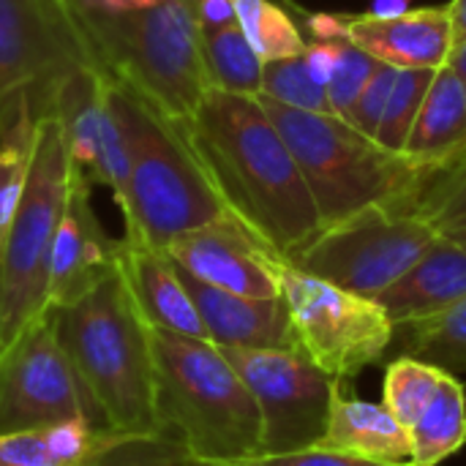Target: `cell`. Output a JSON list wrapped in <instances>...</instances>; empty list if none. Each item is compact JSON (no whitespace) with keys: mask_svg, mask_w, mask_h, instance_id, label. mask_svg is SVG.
I'll return each mask as SVG.
<instances>
[{"mask_svg":"<svg viewBox=\"0 0 466 466\" xmlns=\"http://www.w3.org/2000/svg\"><path fill=\"white\" fill-rule=\"evenodd\" d=\"M117 437L87 420L0 434V466H76L109 448Z\"/></svg>","mask_w":466,"mask_h":466,"instance_id":"cell-23","label":"cell"},{"mask_svg":"<svg viewBox=\"0 0 466 466\" xmlns=\"http://www.w3.org/2000/svg\"><path fill=\"white\" fill-rule=\"evenodd\" d=\"M401 328V355L434 363L456 377L466 374V298L434 317Z\"/></svg>","mask_w":466,"mask_h":466,"instance_id":"cell-26","label":"cell"},{"mask_svg":"<svg viewBox=\"0 0 466 466\" xmlns=\"http://www.w3.org/2000/svg\"><path fill=\"white\" fill-rule=\"evenodd\" d=\"M350 41L396 68H442L453 49L448 5L410 8L396 19L352 14Z\"/></svg>","mask_w":466,"mask_h":466,"instance_id":"cell-19","label":"cell"},{"mask_svg":"<svg viewBox=\"0 0 466 466\" xmlns=\"http://www.w3.org/2000/svg\"><path fill=\"white\" fill-rule=\"evenodd\" d=\"M339 55H341V44H328V41H311L303 52L306 68L311 74V79L322 87H328V82L333 79V71L339 66Z\"/></svg>","mask_w":466,"mask_h":466,"instance_id":"cell-36","label":"cell"},{"mask_svg":"<svg viewBox=\"0 0 466 466\" xmlns=\"http://www.w3.org/2000/svg\"><path fill=\"white\" fill-rule=\"evenodd\" d=\"M60 341L115 434L161 431L150 328L117 268L76 303L55 311Z\"/></svg>","mask_w":466,"mask_h":466,"instance_id":"cell-6","label":"cell"},{"mask_svg":"<svg viewBox=\"0 0 466 466\" xmlns=\"http://www.w3.org/2000/svg\"><path fill=\"white\" fill-rule=\"evenodd\" d=\"M451 27H453V46L466 41V0H451L448 3Z\"/></svg>","mask_w":466,"mask_h":466,"instance_id":"cell-40","label":"cell"},{"mask_svg":"<svg viewBox=\"0 0 466 466\" xmlns=\"http://www.w3.org/2000/svg\"><path fill=\"white\" fill-rule=\"evenodd\" d=\"M158 429L197 461H246L262 451V415L227 355L202 339L150 330Z\"/></svg>","mask_w":466,"mask_h":466,"instance_id":"cell-3","label":"cell"},{"mask_svg":"<svg viewBox=\"0 0 466 466\" xmlns=\"http://www.w3.org/2000/svg\"><path fill=\"white\" fill-rule=\"evenodd\" d=\"M197 466H259L254 459L246 461H197Z\"/></svg>","mask_w":466,"mask_h":466,"instance_id":"cell-42","label":"cell"},{"mask_svg":"<svg viewBox=\"0 0 466 466\" xmlns=\"http://www.w3.org/2000/svg\"><path fill=\"white\" fill-rule=\"evenodd\" d=\"M259 466H399L385 461H369L352 453L330 451V448H306L295 453H279V456H257Z\"/></svg>","mask_w":466,"mask_h":466,"instance_id":"cell-34","label":"cell"},{"mask_svg":"<svg viewBox=\"0 0 466 466\" xmlns=\"http://www.w3.org/2000/svg\"><path fill=\"white\" fill-rule=\"evenodd\" d=\"M466 298V248L437 238L434 246L374 300L396 328L434 317Z\"/></svg>","mask_w":466,"mask_h":466,"instance_id":"cell-20","label":"cell"},{"mask_svg":"<svg viewBox=\"0 0 466 466\" xmlns=\"http://www.w3.org/2000/svg\"><path fill=\"white\" fill-rule=\"evenodd\" d=\"M41 112L60 120L74 164L93 186H106L120 205L131 175V145L112 79L98 66L79 68L44 98Z\"/></svg>","mask_w":466,"mask_h":466,"instance_id":"cell-13","label":"cell"},{"mask_svg":"<svg viewBox=\"0 0 466 466\" xmlns=\"http://www.w3.org/2000/svg\"><path fill=\"white\" fill-rule=\"evenodd\" d=\"M235 3L238 0H194L202 30H216V27L238 22Z\"/></svg>","mask_w":466,"mask_h":466,"instance_id":"cell-37","label":"cell"},{"mask_svg":"<svg viewBox=\"0 0 466 466\" xmlns=\"http://www.w3.org/2000/svg\"><path fill=\"white\" fill-rule=\"evenodd\" d=\"M158 0H68V5L79 8H96V11H109V14H128V11H142L156 5Z\"/></svg>","mask_w":466,"mask_h":466,"instance_id":"cell-38","label":"cell"},{"mask_svg":"<svg viewBox=\"0 0 466 466\" xmlns=\"http://www.w3.org/2000/svg\"><path fill=\"white\" fill-rule=\"evenodd\" d=\"M202 52H205L210 85L216 90L238 93V96H259L265 63L257 57L238 22L216 30H202Z\"/></svg>","mask_w":466,"mask_h":466,"instance_id":"cell-25","label":"cell"},{"mask_svg":"<svg viewBox=\"0 0 466 466\" xmlns=\"http://www.w3.org/2000/svg\"><path fill=\"white\" fill-rule=\"evenodd\" d=\"M112 85L131 145L128 188L117 205L126 224L123 238L164 251L172 240L232 216L183 126L156 112L117 79Z\"/></svg>","mask_w":466,"mask_h":466,"instance_id":"cell-4","label":"cell"},{"mask_svg":"<svg viewBox=\"0 0 466 466\" xmlns=\"http://www.w3.org/2000/svg\"><path fill=\"white\" fill-rule=\"evenodd\" d=\"M68 420L109 429L46 311L0 355V434Z\"/></svg>","mask_w":466,"mask_h":466,"instance_id":"cell-10","label":"cell"},{"mask_svg":"<svg viewBox=\"0 0 466 466\" xmlns=\"http://www.w3.org/2000/svg\"><path fill=\"white\" fill-rule=\"evenodd\" d=\"M180 270V268H177ZM183 284L202 317L208 341L218 350H287L298 347L284 295L246 298L216 289L186 270Z\"/></svg>","mask_w":466,"mask_h":466,"instance_id":"cell-17","label":"cell"},{"mask_svg":"<svg viewBox=\"0 0 466 466\" xmlns=\"http://www.w3.org/2000/svg\"><path fill=\"white\" fill-rule=\"evenodd\" d=\"M412 213L426 218L440 238L466 248V161L434 175L418 194Z\"/></svg>","mask_w":466,"mask_h":466,"instance_id":"cell-28","label":"cell"},{"mask_svg":"<svg viewBox=\"0 0 466 466\" xmlns=\"http://www.w3.org/2000/svg\"><path fill=\"white\" fill-rule=\"evenodd\" d=\"M437 229L407 210L363 208L325 224L287 262L363 298L393 287L437 240Z\"/></svg>","mask_w":466,"mask_h":466,"instance_id":"cell-8","label":"cell"},{"mask_svg":"<svg viewBox=\"0 0 466 466\" xmlns=\"http://www.w3.org/2000/svg\"><path fill=\"white\" fill-rule=\"evenodd\" d=\"M396 74H399L396 66L380 63L377 71L371 74V79L366 82V87H363V93H360V98L352 106V115L347 120L350 126H355L358 131H363L371 139H377V131H380V123H382V115H385Z\"/></svg>","mask_w":466,"mask_h":466,"instance_id":"cell-33","label":"cell"},{"mask_svg":"<svg viewBox=\"0 0 466 466\" xmlns=\"http://www.w3.org/2000/svg\"><path fill=\"white\" fill-rule=\"evenodd\" d=\"M410 5L412 3H407V0H371L366 14L374 16V19H396V16L407 14Z\"/></svg>","mask_w":466,"mask_h":466,"instance_id":"cell-39","label":"cell"},{"mask_svg":"<svg viewBox=\"0 0 466 466\" xmlns=\"http://www.w3.org/2000/svg\"><path fill=\"white\" fill-rule=\"evenodd\" d=\"M401 153L431 175L464 164L466 87L451 66L437 68Z\"/></svg>","mask_w":466,"mask_h":466,"instance_id":"cell-21","label":"cell"},{"mask_svg":"<svg viewBox=\"0 0 466 466\" xmlns=\"http://www.w3.org/2000/svg\"><path fill=\"white\" fill-rule=\"evenodd\" d=\"M35 106L30 96L0 101V248L16 218L33 156Z\"/></svg>","mask_w":466,"mask_h":466,"instance_id":"cell-24","label":"cell"},{"mask_svg":"<svg viewBox=\"0 0 466 466\" xmlns=\"http://www.w3.org/2000/svg\"><path fill=\"white\" fill-rule=\"evenodd\" d=\"M76 466H197L186 442L169 431L123 434Z\"/></svg>","mask_w":466,"mask_h":466,"instance_id":"cell-29","label":"cell"},{"mask_svg":"<svg viewBox=\"0 0 466 466\" xmlns=\"http://www.w3.org/2000/svg\"><path fill=\"white\" fill-rule=\"evenodd\" d=\"M221 352L257 399L262 415L259 456L295 453L322 442L341 380L322 371L300 347Z\"/></svg>","mask_w":466,"mask_h":466,"instance_id":"cell-11","label":"cell"},{"mask_svg":"<svg viewBox=\"0 0 466 466\" xmlns=\"http://www.w3.org/2000/svg\"><path fill=\"white\" fill-rule=\"evenodd\" d=\"M445 66H451V68L461 76V82H464V87H466V41L451 49V57H448V63H445Z\"/></svg>","mask_w":466,"mask_h":466,"instance_id":"cell-41","label":"cell"},{"mask_svg":"<svg viewBox=\"0 0 466 466\" xmlns=\"http://www.w3.org/2000/svg\"><path fill=\"white\" fill-rule=\"evenodd\" d=\"M303 22H306V30L311 33L314 41H328V44H344V41H350L352 14L317 11V14H303Z\"/></svg>","mask_w":466,"mask_h":466,"instance_id":"cell-35","label":"cell"},{"mask_svg":"<svg viewBox=\"0 0 466 466\" xmlns=\"http://www.w3.org/2000/svg\"><path fill=\"white\" fill-rule=\"evenodd\" d=\"M380 60H374L369 52H363L358 44L344 41L341 44V55H339V66L333 71V79L328 82V104H330V115L350 120L352 106L358 104L366 82L371 79V74L377 71Z\"/></svg>","mask_w":466,"mask_h":466,"instance_id":"cell-32","label":"cell"},{"mask_svg":"<svg viewBox=\"0 0 466 466\" xmlns=\"http://www.w3.org/2000/svg\"><path fill=\"white\" fill-rule=\"evenodd\" d=\"M235 14L246 41L262 63L298 57L309 46L287 8L273 0H238Z\"/></svg>","mask_w":466,"mask_h":466,"instance_id":"cell-27","label":"cell"},{"mask_svg":"<svg viewBox=\"0 0 466 466\" xmlns=\"http://www.w3.org/2000/svg\"><path fill=\"white\" fill-rule=\"evenodd\" d=\"M180 126L229 213L281 259L322 229L309 183L257 96L213 87Z\"/></svg>","mask_w":466,"mask_h":466,"instance_id":"cell-1","label":"cell"},{"mask_svg":"<svg viewBox=\"0 0 466 466\" xmlns=\"http://www.w3.org/2000/svg\"><path fill=\"white\" fill-rule=\"evenodd\" d=\"M71 150L52 112L35 117L27 186L0 248V355L46 314L55 232L66 208Z\"/></svg>","mask_w":466,"mask_h":466,"instance_id":"cell-7","label":"cell"},{"mask_svg":"<svg viewBox=\"0 0 466 466\" xmlns=\"http://www.w3.org/2000/svg\"><path fill=\"white\" fill-rule=\"evenodd\" d=\"M98 66L68 0H0V101L44 98L74 71Z\"/></svg>","mask_w":466,"mask_h":466,"instance_id":"cell-12","label":"cell"},{"mask_svg":"<svg viewBox=\"0 0 466 466\" xmlns=\"http://www.w3.org/2000/svg\"><path fill=\"white\" fill-rule=\"evenodd\" d=\"M167 257L188 276L246 298H279V254L270 251L243 221L227 216L199 227L167 248Z\"/></svg>","mask_w":466,"mask_h":466,"instance_id":"cell-15","label":"cell"},{"mask_svg":"<svg viewBox=\"0 0 466 466\" xmlns=\"http://www.w3.org/2000/svg\"><path fill=\"white\" fill-rule=\"evenodd\" d=\"M434 74H437V68H399L380 131H377L380 145H385L388 150H396V153L404 150L412 123L420 112V104L434 82Z\"/></svg>","mask_w":466,"mask_h":466,"instance_id":"cell-30","label":"cell"},{"mask_svg":"<svg viewBox=\"0 0 466 466\" xmlns=\"http://www.w3.org/2000/svg\"><path fill=\"white\" fill-rule=\"evenodd\" d=\"M317 448L352 453L369 461L412 466V442L388 404H374L347 393L341 385L333 396L328 431Z\"/></svg>","mask_w":466,"mask_h":466,"instance_id":"cell-22","label":"cell"},{"mask_svg":"<svg viewBox=\"0 0 466 466\" xmlns=\"http://www.w3.org/2000/svg\"><path fill=\"white\" fill-rule=\"evenodd\" d=\"M104 74L175 123H186L213 90L194 0L109 14L71 5Z\"/></svg>","mask_w":466,"mask_h":466,"instance_id":"cell-2","label":"cell"},{"mask_svg":"<svg viewBox=\"0 0 466 466\" xmlns=\"http://www.w3.org/2000/svg\"><path fill=\"white\" fill-rule=\"evenodd\" d=\"M464 161H466V158H464Z\"/></svg>","mask_w":466,"mask_h":466,"instance_id":"cell-44","label":"cell"},{"mask_svg":"<svg viewBox=\"0 0 466 466\" xmlns=\"http://www.w3.org/2000/svg\"><path fill=\"white\" fill-rule=\"evenodd\" d=\"M259 96H268L279 104L306 109V112H330L328 90L311 79L303 55L265 63Z\"/></svg>","mask_w":466,"mask_h":466,"instance_id":"cell-31","label":"cell"},{"mask_svg":"<svg viewBox=\"0 0 466 466\" xmlns=\"http://www.w3.org/2000/svg\"><path fill=\"white\" fill-rule=\"evenodd\" d=\"M281 295L298 347L330 377L352 380L385 358L396 325L374 300L279 259Z\"/></svg>","mask_w":466,"mask_h":466,"instance_id":"cell-9","label":"cell"},{"mask_svg":"<svg viewBox=\"0 0 466 466\" xmlns=\"http://www.w3.org/2000/svg\"><path fill=\"white\" fill-rule=\"evenodd\" d=\"M382 401L407 429L412 466H437L466 448V390L456 374L399 355L385 369Z\"/></svg>","mask_w":466,"mask_h":466,"instance_id":"cell-14","label":"cell"},{"mask_svg":"<svg viewBox=\"0 0 466 466\" xmlns=\"http://www.w3.org/2000/svg\"><path fill=\"white\" fill-rule=\"evenodd\" d=\"M120 273L139 317L150 330L208 341L202 317L167 251L120 238Z\"/></svg>","mask_w":466,"mask_h":466,"instance_id":"cell-18","label":"cell"},{"mask_svg":"<svg viewBox=\"0 0 466 466\" xmlns=\"http://www.w3.org/2000/svg\"><path fill=\"white\" fill-rule=\"evenodd\" d=\"M407 3H412V0H407Z\"/></svg>","mask_w":466,"mask_h":466,"instance_id":"cell-43","label":"cell"},{"mask_svg":"<svg viewBox=\"0 0 466 466\" xmlns=\"http://www.w3.org/2000/svg\"><path fill=\"white\" fill-rule=\"evenodd\" d=\"M257 98L287 139L322 227L374 205L412 213L418 194L434 177L404 153L388 150L330 112L295 109L268 96Z\"/></svg>","mask_w":466,"mask_h":466,"instance_id":"cell-5","label":"cell"},{"mask_svg":"<svg viewBox=\"0 0 466 466\" xmlns=\"http://www.w3.org/2000/svg\"><path fill=\"white\" fill-rule=\"evenodd\" d=\"M90 180L71 158L66 208L55 232L46 311H60L120 268V240L109 238L90 199Z\"/></svg>","mask_w":466,"mask_h":466,"instance_id":"cell-16","label":"cell"}]
</instances>
